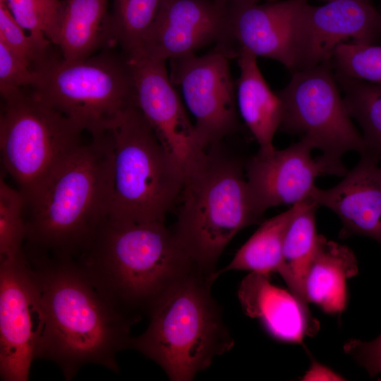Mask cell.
Listing matches in <instances>:
<instances>
[{
	"label": "cell",
	"mask_w": 381,
	"mask_h": 381,
	"mask_svg": "<svg viewBox=\"0 0 381 381\" xmlns=\"http://www.w3.org/2000/svg\"><path fill=\"white\" fill-rule=\"evenodd\" d=\"M36 279L44 315L36 359L55 363L66 380L87 364L119 372L117 354L131 349L139 320L97 287L78 259L25 255Z\"/></svg>",
	"instance_id": "1"
},
{
	"label": "cell",
	"mask_w": 381,
	"mask_h": 381,
	"mask_svg": "<svg viewBox=\"0 0 381 381\" xmlns=\"http://www.w3.org/2000/svg\"><path fill=\"white\" fill-rule=\"evenodd\" d=\"M91 136L25 199V253L79 258L109 217L111 132Z\"/></svg>",
	"instance_id": "2"
},
{
	"label": "cell",
	"mask_w": 381,
	"mask_h": 381,
	"mask_svg": "<svg viewBox=\"0 0 381 381\" xmlns=\"http://www.w3.org/2000/svg\"><path fill=\"white\" fill-rule=\"evenodd\" d=\"M118 308L140 319L171 287L198 268L164 222L107 218L77 258Z\"/></svg>",
	"instance_id": "3"
},
{
	"label": "cell",
	"mask_w": 381,
	"mask_h": 381,
	"mask_svg": "<svg viewBox=\"0 0 381 381\" xmlns=\"http://www.w3.org/2000/svg\"><path fill=\"white\" fill-rule=\"evenodd\" d=\"M213 274L193 270L151 307L150 323L131 349L159 365L172 381H190L234 340L211 294Z\"/></svg>",
	"instance_id": "4"
},
{
	"label": "cell",
	"mask_w": 381,
	"mask_h": 381,
	"mask_svg": "<svg viewBox=\"0 0 381 381\" xmlns=\"http://www.w3.org/2000/svg\"><path fill=\"white\" fill-rule=\"evenodd\" d=\"M245 174V165L210 146L184 175L181 205L172 231L198 269L214 274L219 257L244 228L259 224Z\"/></svg>",
	"instance_id": "5"
},
{
	"label": "cell",
	"mask_w": 381,
	"mask_h": 381,
	"mask_svg": "<svg viewBox=\"0 0 381 381\" xmlns=\"http://www.w3.org/2000/svg\"><path fill=\"white\" fill-rule=\"evenodd\" d=\"M112 48L78 60H66L52 51L33 66L29 88L91 135L110 131L136 107L131 63Z\"/></svg>",
	"instance_id": "6"
},
{
	"label": "cell",
	"mask_w": 381,
	"mask_h": 381,
	"mask_svg": "<svg viewBox=\"0 0 381 381\" xmlns=\"http://www.w3.org/2000/svg\"><path fill=\"white\" fill-rule=\"evenodd\" d=\"M112 188L109 219L164 222L181 195L184 174L137 107L111 130Z\"/></svg>",
	"instance_id": "7"
},
{
	"label": "cell",
	"mask_w": 381,
	"mask_h": 381,
	"mask_svg": "<svg viewBox=\"0 0 381 381\" xmlns=\"http://www.w3.org/2000/svg\"><path fill=\"white\" fill-rule=\"evenodd\" d=\"M83 132L29 87L3 99L1 162L25 200L83 143Z\"/></svg>",
	"instance_id": "8"
},
{
	"label": "cell",
	"mask_w": 381,
	"mask_h": 381,
	"mask_svg": "<svg viewBox=\"0 0 381 381\" xmlns=\"http://www.w3.org/2000/svg\"><path fill=\"white\" fill-rule=\"evenodd\" d=\"M282 104L279 131L299 135L322 154L329 174L344 176L343 155H363L365 145L350 116L329 62L291 73L288 84L277 92Z\"/></svg>",
	"instance_id": "9"
},
{
	"label": "cell",
	"mask_w": 381,
	"mask_h": 381,
	"mask_svg": "<svg viewBox=\"0 0 381 381\" xmlns=\"http://www.w3.org/2000/svg\"><path fill=\"white\" fill-rule=\"evenodd\" d=\"M44 323L40 290L25 255L0 263V377L27 381Z\"/></svg>",
	"instance_id": "10"
},
{
	"label": "cell",
	"mask_w": 381,
	"mask_h": 381,
	"mask_svg": "<svg viewBox=\"0 0 381 381\" xmlns=\"http://www.w3.org/2000/svg\"><path fill=\"white\" fill-rule=\"evenodd\" d=\"M229 59L214 48L202 56L193 54L169 60L170 80L180 87L205 149L220 143L239 126Z\"/></svg>",
	"instance_id": "11"
},
{
	"label": "cell",
	"mask_w": 381,
	"mask_h": 381,
	"mask_svg": "<svg viewBox=\"0 0 381 381\" xmlns=\"http://www.w3.org/2000/svg\"><path fill=\"white\" fill-rule=\"evenodd\" d=\"M348 40L367 44L380 42V13L372 1L327 0L313 6L302 0L296 16L294 72L329 62L335 49Z\"/></svg>",
	"instance_id": "12"
},
{
	"label": "cell",
	"mask_w": 381,
	"mask_h": 381,
	"mask_svg": "<svg viewBox=\"0 0 381 381\" xmlns=\"http://www.w3.org/2000/svg\"><path fill=\"white\" fill-rule=\"evenodd\" d=\"M302 0H226L225 28L214 48L230 59L246 49L295 70L296 16Z\"/></svg>",
	"instance_id": "13"
},
{
	"label": "cell",
	"mask_w": 381,
	"mask_h": 381,
	"mask_svg": "<svg viewBox=\"0 0 381 381\" xmlns=\"http://www.w3.org/2000/svg\"><path fill=\"white\" fill-rule=\"evenodd\" d=\"M130 61L136 107L185 174L199 162L206 149L173 87L166 62L145 58Z\"/></svg>",
	"instance_id": "14"
},
{
	"label": "cell",
	"mask_w": 381,
	"mask_h": 381,
	"mask_svg": "<svg viewBox=\"0 0 381 381\" xmlns=\"http://www.w3.org/2000/svg\"><path fill=\"white\" fill-rule=\"evenodd\" d=\"M226 0H162L132 59L145 58L167 62L195 54L222 42L225 28Z\"/></svg>",
	"instance_id": "15"
},
{
	"label": "cell",
	"mask_w": 381,
	"mask_h": 381,
	"mask_svg": "<svg viewBox=\"0 0 381 381\" xmlns=\"http://www.w3.org/2000/svg\"><path fill=\"white\" fill-rule=\"evenodd\" d=\"M313 147L307 140L283 150L258 152L245 164L250 198L262 217L279 205H295L310 196L318 176L329 174L324 162L313 158Z\"/></svg>",
	"instance_id": "16"
},
{
	"label": "cell",
	"mask_w": 381,
	"mask_h": 381,
	"mask_svg": "<svg viewBox=\"0 0 381 381\" xmlns=\"http://www.w3.org/2000/svg\"><path fill=\"white\" fill-rule=\"evenodd\" d=\"M310 197L318 207L329 208L339 217L340 238L361 235L381 244L380 158L361 155L339 183L325 190L315 186Z\"/></svg>",
	"instance_id": "17"
},
{
	"label": "cell",
	"mask_w": 381,
	"mask_h": 381,
	"mask_svg": "<svg viewBox=\"0 0 381 381\" xmlns=\"http://www.w3.org/2000/svg\"><path fill=\"white\" fill-rule=\"evenodd\" d=\"M109 0H63V8L52 40L66 60L89 57L114 47Z\"/></svg>",
	"instance_id": "18"
},
{
	"label": "cell",
	"mask_w": 381,
	"mask_h": 381,
	"mask_svg": "<svg viewBox=\"0 0 381 381\" xmlns=\"http://www.w3.org/2000/svg\"><path fill=\"white\" fill-rule=\"evenodd\" d=\"M239 77L236 101L239 114L257 140L259 150L274 149L272 141L282 118V104L265 80L257 62V56L242 49L237 57Z\"/></svg>",
	"instance_id": "19"
},
{
	"label": "cell",
	"mask_w": 381,
	"mask_h": 381,
	"mask_svg": "<svg viewBox=\"0 0 381 381\" xmlns=\"http://www.w3.org/2000/svg\"><path fill=\"white\" fill-rule=\"evenodd\" d=\"M357 273L356 258L350 248L318 235L305 284L308 303L327 313L342 311L346 301V281Z\"/></svg>",
	"instance_id": "20"
},
{
	"label": "cell",
	"mask_w": 381,
	"mask_h": 381,
	"mask_svg": "<svg viewBox=\"0 0 381 381\" xmlns=\"http://www.w3.org/2000/svg\"><path fill=\"white\" fill-rule=\"evenodd\" d=\"M318 207L309 196L307 203L291 221L284 237L283 265L279 272L300 306L310 330L314 322L308 306L305 284L318 243L315 224Z\"/></svg>",
	"instance_id": "21"
},
{
	"label": "cell",
	"mask_w": 381,
	"mask_h": 381,
	"mask_svg": "<svg viewBox=\"0 0 381 381\" xmlns=\"http://www.w3.org/2000/svg\"><path fill=\"white\" fill-rule=\"evenodd\" d=\"M308 199L309 197L288 210L264 221L236 252L231 261L224 268L214 272V279L231 270H248L265 274L279 273L283 265V245L288 226Z\"/></svg>",
	"instance_id": "22"
},
{
	"label": "cell",
	"mask_w": 381,
	"mask_h": 381,
	"mask_svg": "<svg viewBox=\"0 0 381 381\" xmlns=\"http://www.w3.org/2000/svg\"><path fill=\"white\" fill-rule=\"evenodd\" d=\"M238 295L246 313L260 318L272 335L295 339L291 334V310L301 308L292 295L270 282L269 274L250 272L241 282Z\"/></svg>",
	"instance_id": "23"
},
{
	"label": "cell",
	"mask_w": 381,
	"mask_h": 381,
	"mask_svg": "<svg viewBox=\"0 0 381 381\" xmlns=\"http://www.w3.org/2000/svg\"><path fill=\"white\" fill-rule=\"evenodd\" d=\"M346 108L362 131L365 153L381 157V85L335 73ZM361 156V155H360Z\"/></svg>",
	"instance_id": "24"
},
{
	"label": "cell",
	"mask_w": 381,
	"mask_h": 381,
	"mask_svg": "<svg viewBox=\"0 0 381 381\" xmlns=\"http://www.w3.org/2000/svg\"><path fill=\"white\" fill-rule=\"evenodd\" d=\"M162 0H112L111 29L114 46L129 59L138 54Z\"/></svg>",
	"instance_id": "25"
},
{
	"label": "cell",
	"mask_w": 381,
	"mask_h": 381,
	"mask_svg": "<svg viewBox=\"0 0 381 381\" xmlns=\"http://www.w3.org/2000/svg\"><path fill=\"white\" fill-rule=\"evenodd\" d=\"M25 200L23 193L0 179V263L24 255L26 237L24 217Z\"/></svg>",
	"instance_id": "26"
},
{
	"label": "cell",
	"mask_w": 381,
	"mask_h": 381,
	"mask_svg": "<svg viewBox=\"0 0 381 381\" xmlns=\"http://www.w3.org/2000/svg\"><path fill=\"white\" fill-rule=\"evenodd\" d=\"M336 74L381 85V45L345 42L333 52Z\"/></svg>",
	"instance_id": "27"
},
{
	"label": "cell",
	"mask_w": 381,
	"mask_h": 381,
	"mask_svg": "<svg viewBox=\"0 0 381 381\" xmlns=\"http://www.w3.org/2000/svg\"><path fill=\"white\" fill-rule=\"evenodd\" d=\"M2 1L28 33L40 40L52 42L62 11L63 0Z\"/></svg>",
	"instance_id": "28"
},
{
	"label": "cell",
	"mask_w": 381,
	"mask_h": 381,
	"mask_svg": "<svg viewBox=\"0 0 381 381\" xmlns=\"http://www.w3.org/2000/svg\"><path fill=\"white\" fill-rule=\"evenodd\" d=\"M0 42L26 60L32 67L49 54L54 45L49 40H40L28 33L2 0H0Z\"/></svg>",
	"instance_id": "29"
},
{
	"label": "cell",
	"mask_w": 381,
	"mask_h": 381,
	"mask_svg": "<svg viewBox=\"0 0 381 381\" xmlns=\"http://www.w3.org/2000/svg\"><path fill=\"white\" fill-rule=\"evenodd\" d=\"M33 80L32 66L0 42V93L2 99L30 87Z\"/></svg>",
	"instance_id": "30"
},
{
	"label": "cell",
	"mask_w": 381,
	"mask_h": 381,
	"mask_svg": "<svg viewBox=\"0 0 381 381\" xmlns=\"http://www.w3.org/2000/svg\"><path fill=\"white\" fill-rule=\"evenodd\" d=\"M344 350L371 377L381 374V333L368 341L351 339L345 344Z\"/></svg>",
	"instance_id": "31"
},
{
	"label": "cell",
	"mask_w": 381,
	"mask_h": 381,
	"mask_svg": "<svg viewBox=\"0 0 381 381\" xmlns=\"http://www.w3.org/2000/svg\"><path fill=\"white\" fill-rule=\"evenodd\" d=\"M379 13H380V42H381V4L380 6V8H378Z\"/></svg>",
	"instance_id": "32"
},
{
	"label": "cell",
	"mask_w": 381,
	"mask_h": 381,
	"mask_svg": "<svg viewBox=\"0 0 381 381\" xmlns=\"http://www.w3.org/2000/svg\"><path fill=\"white\" fill-rule=\"evenodd\" d=\"M250 1H261V0H250ZM267 1H272V0H267ZM367 1H372V0H367Z\"/></svg>",
	"instance_id": "33"
},
{
	"label": "cell",
	"mask_w": 381,
	"mask_h": 381,
	"mask_svg": "<svg viewBox=\"0 0 381 381\" xmlns=\"http://www.w3.org/2000/svg\"><path fill=\"white\" fill-rule=\"evenodd\" d=\"M380 164H381V157H380Z\"/></svg>",
	"instance_id": "34"
}]
</instances>
